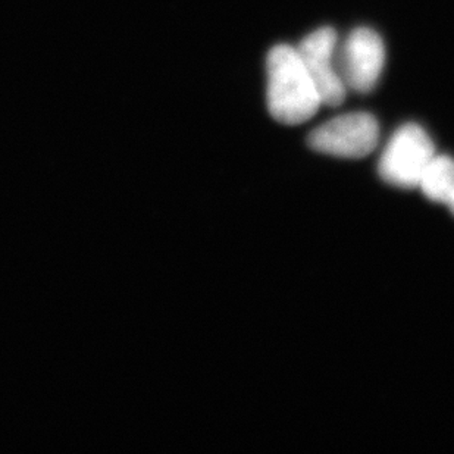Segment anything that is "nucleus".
I'll list each match as a JSON object with an SVG mask.
<instances>
[{
    "mask_svg": "<svg viewBox=\"0 0 454 454\" xmlns=\"http://www.w3.org/2000/svg\"><path fill=\"white\" fill-rule=\"evenodd\" d=\"M304 68L308 69L322 105L340 106L348 96L339 67V40L331 27L312 31L296 46Z\"/></svg>",
    "mask_w": 454,
    "mask_h": 454,
    "instance_id": "nucleus-4",
    "label": "nucleus"
},
{
    "mask_svg": "<svg viewBox=\"0 0 454 454\" xmlns=\"http://www.w3.org/2000/svg\"><path fill=\"white\" fill-rule=\"evenodd\" d=\"M419 189L425 198L446 205L454 215V159L437 154L425 172Z\"/></svg>",
    "mask_w": 454,
    "mask_h": 454,
    "instance_id": "nucleus-6",
    "label": "nucleus"
},
{
    "mask_svg": "<svg viewBox=\"0 0 454 454\" xmlns=\"http://www.w3.org/2000/svg\"><path fill=\"white\" fill-rule=\"evenodd\" d=\"M266 73V102L272 118L286 125H299L312 120L322 106L321 96L297 49L288 44L270 49Z\"/></svg>",
    "mask_w": 454,
    "mask_h": 454,
    "instance_id": "nucleus-1",
    "label": "nucleus"
},
{
    "mask_svg": "<svg viewBox=\"0 0 454 454\" xmlns=\"http://www.w3.org/2000/svg\"><path fill=\"white\" fill-rule=\"evenodd\" d=\"M339 67L348 90L372 91L386 67V46L381 35L368 27L355 28L339 49Z\"/></svg>",
    "mask_w": 454,
    "mask_h": 454,
    "instance_id": "nucleus-5",
    "label": "nucleus"
},
{
    "mask_svg": "<svg viewBox=\"0 0 454 454\" xmlns=\"http://www.w3.org/2000/svg\"><path fill=\"white\" fill-rule=\"evenodd\" d=\"M380 124L368 112L335 116L309 134L310 149L335 158H366L377 149Z\"/></svg>",
    "mask_w": 454,
    "mask_h": 454,
    "instance_id": "nucleus-3",
    "label": "nucleus"
},
{
    "mask_svg": "<svg viewBox=\"0 0 454 454\" xmlns=\"http://www.w3.org/2000/svg\"><path fill=\"white\" fill-rule=\"evenodd\" d=\"M435 146L420 125L404 124L391 136L378 163L382 181L397 189H419L425 172L433 162Z\"/></svg>",
    "mask_w": 454,
    "mask_h": 454,
    "instance_id": "nucleus-2",
    "label": "nucleus"
}]
</instances>
